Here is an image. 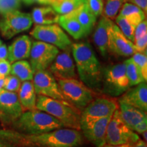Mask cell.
<instances>
[{"instance_id": "1", "label": "cell", "mask_w": 147, "mask_h": 147, "mask_svg": "<svg viewBox=\"0 0 147 147\" xmlns=\"http://www.w3.org/2000/svg\"><path fill=\"white\" fill-rule=\"evenodd\" d=\"M71 46L80 81L92 90L100 89L102 82V66L93 48L88 42Z\"/></svg>"}, {"instance_id": "2", "label": "cell", "mask_w": 147, "mask_h": 147, "mask_svg": "<svg viewBox=\"0 0 147 147\" xmlns=\"http://www.w3.org/2000/svg\"><path fill=\"white\" fill-rule=\"evenodd\" d=\"M13 125L25 135H39L63 127L53 116L38 109L23 112Z\"/></svg>"}, {"instance_id": "3", "label": "cell", "mask_w": 147, "mask_h": 147, "mask_svg": "<svg viewBox=\"0 0 147 147\" xmlns=\"http://www.w3.org/2000/svg\"><path fill=\"white\" fill-rule=\"evenodd\" d=\"M36 108L53 116L60 121L63 127L80 130V115L79 110L70 104L44 95H38Z\"/></svg>"}, {"instance_id": "4", "label": "cell", "mask_w": 147, "mask_h": 147, "mask_svg": "<svg viewBox=\"0 0 147 147\" xmlns=\"http://www.w3.org/2000/svg\"><path fill=\"white\" fill-rule=\"evenodd\" d=\"M26 138L31 144L45 147H76L82 142L79 130L62 127L39 135H26Z\"/></svg>"}, {"instance_id": "5", "label": "cell", "mask_w": 147, "mask_h": 147, "mask_svg": "<svg viewBox=\"0 0 147 147\" xmlns=\"http://www.w3.org/2000/svg\"><path fill=\"white\" fill-rule=\"evenodd\" d=\"M57 82L65 100L77 110H82L93 100V90L76 78L59 79Z\"/></svg>"}, {"instance_id": "6", "label": "cell", "mask_w": 147, "mask_h": 147, "mask_svg": "<svg viewBox=\"0 0 147 147\" xmlns=\"http://www.w3.org/2000/svg\"><path fill=\"white\" fill-rule=\"evenodd\" d=\"M102 90L106 94L117 97L123 94L129 87L125 63L108 66L102 71Z\"/></svg>"}, {"instance_id": "7", "label": "cell", "mask_w": 147, "mask_h": 147, "mask_svg": "<svg viewBox=\"0 0 147 147\" xmlns=\"http://www.w3.org/2000/svg\"><path fill=\"white\" fill-rule=\"evenodd\" d=\"M140 139L137 134L130 129L121 119L119 110H115L108 123L106 142L108 144H135Z\"/></svg>"}, {"instance_id": "8", "label": "cell", "mask_w": 147, "mask_h": 147, "mask_svg": "<svg viewBox=\"0 0 147 147\" xmlns=\"http://www.w3.org/2000/svg\"><path fill=\"white\" fill-rule=\"evenodd\" d=\"M33 24L32 15L18 10L10 11L3 14L0 20V32L5 39H10L31 28Z\"/></svg>"}, {"instance_id": "9", "label": "cell", "mask_w": 147, "mask_h": 147, "mask_svg": "<svg viewBox=\"0 0 147 147\" xmlns=\"http://www.w3.org/2000/svg\"><path fill=\"white\" fill-rule=\"evenodd\" d=\"M117 108V103L108 98L100 97L91 101L80 114V129L87 127L98 119L113 115Z\"/></svg>"}, {"instance_id": "10", "label": "cell", "mask_w": 147, "mask_h": 147, "mask_svg": "<svg viewBox=\"0 0 147 147\" xmlns=\"http://www.w3.org/2000/svg\"><path fill=\"white\" fill-rule=\"evenodd\" d=\"M30 34L39 41L50 44L62 50H66L71 45V41L68 36L57 24L36 25Z\"/></svg>"}, {"instance_id": "11", "label": "cell", "mask_w": 147, "mask_h": 147, "mask_svg": "<svg viewBox=\"0 0 147 147\" xmlns=\"http://www.w3.org/2000/svg\"><path fill=\"white\" fill-rule=\"evenodd\" d=\"M32 80L36 94L44 95L69 104L65 100L57 79L49 70L46 69L35 72Z\"/></svg>"}, {"instance_id": "12", "label": "cell", "mask_w": 147, "mask_h": 147, "mask_svg": "<svg viewBox=\"0 0 147 147\" xmlns=\"http://www.w3.org/2000/svg\"><path fill=\"white\" fill-rule=\"evenodd\" d=\"M59 53L58 48L42 41L32 43L30 51V65L34 73L46 70Z\"/></svg>"}, {"instance_id": "13", "label": "cell", "mask_w": 147, "mask_h": 147, "mask_svg": "<svg viewBox=\"0 0 147 147\" xmlns=\"http://www.w3.org/2000/svg\"><path fill=\"white\" fill-rule=\"evenodd\" d=\"M23 112L17 93L1 90L0 92V120L5 124L13 123Z\"/></svg>"}, {"instance_id": "14", "label": "cell", "mask_w": 147, "mask_h": 147, "mask_svg": "<svg viewBox=\"0 0 147 147\" xmlns=\"http://www.w3.org/2000/svg\"><path fill=\"white\" fill-rule=\"evenodd\" d=\"M108 51L122 57L132 56L137 52L133 42L125 36L113 22L108 29Z\"/></svg>"}, {"instance_id": "15", "label": "cell", "mask_w": 147, "mask_h": 147, "mask_svg": "<svg viewBox=\"0 0 147 147\" xmlns=\"http://www.w3.org/2000/svg\"><path fill=\"white\" fill-rule=\"evenodd\" d=\"M75 65L70 53L67 51L59 53L55 59L49 67V71L55 78H76Z\"/></svg>"}, {"instance_id": "16", "label": "cell", "mask_w": 147, "mask_h": 147, "mask_svg": "<svg viewBox=\"0 0 147 147\" xmlns=\"http://www.w3.org/2000/svg\"><path fill=\"white\" fill-rule=\"evenodd\" d=\"M112 115L98 119L87 127L81 129L84 136L96 147H103L106 144V129Z\"/></svg>"}, {"instance_id": "17", "label": "cell", "mask_w": 147, "mask_h": 147, "mask_svg": "<svg viewBox=\"0 0 147 147\" xmlns=\"http://www.w3.org/2000/svg\"><path fill=\"white\" fill-rule=\"evenodd\" d=\"M119 101L129 104L138 109L147 111V84L141 82L134 88H129L119 99Z\"/></svg>"}, {"instance_id": "18", "label": "cell", "mask_w": 147, "mask_h": 147, "mask_svg": "<svg viewBox=\"0 0 147 147\" xmlns=\"http://www.w3.org/2000/svg\"><path fill=\"white\" fill-rule=\"evenodd\" d=\"M32 42L29 36H21L14 40L8 49V61L10 63L29 57Z\"/></svg>"}, {"instance_id": "19", "label": "cell", "mask_w": 147, "mask_h": 147, "mask_svg": "<svg viewBox=\"0 0 147 147\" xmlns=\"http://www.w3.org/2000/svg\"><path fill=\"white\" fill-rule=\"evenodd\" d=\"M119 102V113L123 121L130 129L134 131V128L144 119H147L146 113L126 104L123 102Z\"/></svg>"}, {"instance_id": "20", "label": "cell", "mask_w": 147, "mask_h": 147, "mask_svg": "<svg viewBox=\"0 0 147 147\" xmlns=\"http://www.w3.org/2000/svg\"><path fill=\"white\" fill-rule=\"evenodd\" d=\"M112 20L103 16L97 24L93 34V41L103 57L107 56L108 53V29Z\"/></svg>"}, {"instance_id": "21", "label": "cell", "mask_w": 147, "mask_h": 147, "mask_svg": "<svg viewBox=\"0 0 147 147\" xmlns=\"http://www.w3.org/2000/svg\"><path fill=\"white\" fill-rule=\"evenodd\" d=\"M69 14H71L78 20L87 36L93 30L96 23L97 17L92 13L89 8H88L86 0L78 8H77L76 10L72 11Z\"/></svg>"}, {"instance_id": "22", "label": "cell", "mask_w": 147, "mask_h": 147, "mask_svg": "<svg viewBox=\"0 0 147 147\" xmlns=\"http://www.w3.org/2000/svg\"><path fill=\"white\" fill-rule=\"evenodd\" d=\"M18 92V99L24 112L36 109V93L32 82L24 81Z\"/></svg>"}, {"instance_id": "23", "label": "cell", "mask_w": 147, "mask_h": 147, "mask_svg": "<svg viewBox=\"0 0 147 147\" xmlns=\"http://www.w3.org/2000/svg\"><path fill=\"white\" fill-rule=\"evenodd\" d=\"M58 23L75 40L81 39L87 36L81 25L71 14L60 15Z\"/></svg>"}, {"instance_id": "24", "label": "cell", "mask_w": 147, "mask_h": 147, "mask_svg": "<svg viewBox=\"0 0 147 147\" xmlns=\"http://www.w3.org/2000/svg\"><path fill=\"white\" fill-rule=\"evenodd\" d=\"M33 23L36 25H51L58 23L59 14L52 7H40L33 9L32 14Z\"/></svg>"}, {"instance_id": "25", "label": "cell", "mask_w": 147, "mask_h": 147, "mask_svg": "<svg viewBox=\"0 0 147 147\" xmlns=\"http://www.w3.org/2000/svg\"><path fill=\"white\" fill-rule=\"evenodd\" d=\"M10 74L17 77L21 81L32 80L34 73L30 63L25 60H20L14 62L11 65Z\"/></svg>"}, {"instance_id": "26", "label": "cell", "mask_w": 147, "mask_h": 147, "mask_svg": "<svg viewBox=\"0 0 147 147\" xmlns=\"http://www.w3.org/2000/svg\"><path fill=\"white\" fill-rule=\"evenodd\" d=\"M124 63L125 65L126 75L128 78L129 87H134L141 82H146L143 78L139 67H138L131 57L125 61Z\"/></svg>"}, {"instance_id": "27", "label": "cell", "mask_w": 147, "mask_h": 147, "mask_svg": "<svg viewBox=\"0 0 147 147\" xmlns=\"http://www.w3.org/2000/svg\"><path fill=\"white\" fill-rule=\"evenodd\" d=\"M84 1L85 0H55L52 8L59 15H65L76 10Z\"/></svg>"}, {"instance_id": "28", "label": "cell", "mask_w": 147, "mask_h": 147, "mask_svg": "<svg viewBox=\"0 0 147 147\" xmlns=\"http://www.w3.org/2000/svg\"><path fill=\"white\" fill-rule=\"evenodd\" d=\"M115 21L117 23L116 25L119 27L125 36L134 43V32L137 25L125 16L121 15L117 16V18H115Z\"/></svg>"}, {"instance_id": "29", "label": "cell", "mask_w": 147, "mask_h": 147, "mask_svg": "<svg viewBox=\"0 0 147 147\" xmlns=\"http://www.w3.org/2000/svg\"><path fill=\"white\" fill-rule=\"evenodd\" d=\"M125 2L127 0H107L105 6H104L103 16L110 20H115Z\"/></svg>"}, {"instance_id": "30", "label": "cell", "mask_w": 147, "mask_h": 147, "mask_svg": "<svg viewBox=\"0 0 147 147\" xmlns=\"http://www.w3.org/2000/svg\"><path fill=\"white\" fill-rule=\"evenodd\" d=\"M30 142L26 138V135L21 136L11 137L0 136V147H26Z\"/></svg>"}, {"instance_id": "31", "label": "cell", "mask_w": 147, "mask_h": 147, "mask_svg": "<svg viewBox=\"0 0 147 147\" xmlns=\"http://www.w3.org/2000/svg\"><path fill=\"white\" fill-rule=\"evenodd\" d=\"M131 59L139 67L144 80H147V57L146 53L136 52L132 55Z\"/></svg>"}, {"instance_id": "32", "label": "cell", "mask_w": 147, "mask_h": 147, "mask_svg": "<svg viewBox=\"0 0 147 147\" xmlns=\"http://www.w3.org/2000/svg\"><path fill=\"white\" fill-rule=\"evenodd\" d=\"M21 85V81L17 77L14 75L7 76L4 78V84H3V89L5 91L11 92L18 91Z\"/></svg>"}, {"instance_id": "33", "label": "cell", "mask_w": 147, "mask_h": 147, "mask_svg": "<svg viewBox=\"0 0 147 147\" xmlns=\"http://www.w3.org/2000/svg\"><path fill=\"white\" fill-rule=\"evenodd\" d=\"M21 6V0H0V13L18 10Z\"/></svg>"}, {"instance_id": "34", "label": "cell", "mask_w": 147, "mask_h": 147, "mask_svg": "<svg viewBox=\"0 0 147 147\" xmlns=\"http://www.w3.org/2000/svg\"><path fill=\"white\" fill-rule=\"evenodd\" d=\"M88 8L97 17L102 14L104 10V0H86Z\"/></svg>"}, {"instance_id": "35", "label": "cell", "mask_w": 147, "mask_h": 147, "mask_svg": "<svg viewBox=\"0 0 147 147\" xmlns=\"http://www.w3.org/2000/svg\"><path fill=\"white\" fill-rule=\"evenodd\" d=\"M145 34H147V22L146 19L141 21L136 27L134 32V41Z\"/></svg>"}, {"instance_id": "36", "label": "cell", "mask_w": 147, "mask_h": 147, "mask_svg": "<svg viewBox=\"0 0 147 147\" xmlns=\"http://www.w3.org/2000/svg\"><path fill=\"white\" fill-rule=\"evenodd\" d=\"M134 45L135 46L137 52L146 53L147 34H145L138 39L136 40L134 42Z\"/></svg>"}, {"instance_id": "37", "label": "cell", "mask_w": 147, "mask_h": 147, "mask_svg": "<svg viewBox=\"0 0 147 147\" xmlns=\"http://www.w3.org/2000/svg\"><path fill=\"white\" fill-rule=\"evenodd\" d=\"M11 65L8 60L0 61V79L4 78L10 74Z\"/></svg>"}, {"instance_id": "38", "label": "cell", "mask_w": 147, "mask_h": 147, "mask_svg": "<svg viewBox=\"0 0 147 147\" xmlns=\"http://www.w3.org/2000/svg\"><path fill=\"white\" fill-rule=\"evenodd\" d=\"M127 2H129L137 5L146 14L147 12V0H127Z\"/></svg>"}, {"instance_id": "39", "label": "cell", "mask_w": 147, "mask_h": 147, "mask_svg": "<svg viewBox=\"0 0 147 147\" xmlns=\"http://www.w3.org/2000/svg\"><path fill=\"white\" fill-rule=\"evenodd\" d=\"M147 130V119H144L142 121H141L140 123H138L134 128V131L137 132L138 134L144 133V131H146Z\"/></svg>"}, {"instance_id": "40", "label": "cell", "mask_w": 147, "mask_h": 147, "mask_svg": "<svg viewBox=\"0 0 147 147\" xmlns=\"http://www.w3.org/2000/svg\"><path fill=\"white\" fill-rule=\"evenodd\" d=\"M8 48L5 45H1L0 46V61L6 60L8 59Z\"/></svg>"}, {"instance_id": "41", "label": "cell", "mask_w": 147, "mask_h": 147, "mask_svg": "<svg viewBox=\"0 0 147 147\" xmlns=\"http://www.w3.org/2000/svg\"><path fill=\"white\" fill-rule=\"evenodd\" d=\"M55 0H34V2H37L40 4L44 5H52L53 3L55 2Z\"/></svg>"}, {"instance_id": "42", "label": "cell", "mask_w": 147, "mask_h": 147, "mask_svg": "<svg viewBox=\"0 0 147 147\" xmlns=\"http://www.w3.org/2000/svg\"><path fill=\"white\" fill-rule=\"evenodd\" d=\"M132 147H147V144L145 141L139 139Z\"/></svg>"}, {"instance_id": "43", "label": "cell", "mask_w": 147, "mask_h": 147, "mask_svg": "<svg viewBox=\"0 0 147 147\" xmlns=\"http://www.w3.org/2000/svg\"><path fill=\"white\" fill-rule=\"evenodd\" d=\"M134 144H118V145H112V144H106L103 147H132L134 146Z\"/></svg>"}, {"instance_id": "44", "label": "cell", "mask_w": 147, "mask_h": 147, "mask_svg": "<svg viewBox=\"0 0 147 147\" xmlns=\"http://www.w3.org/2000/svg\"><path fill=\"white\" fill-rule=\"evenodd\" d=\"M3 84H4V78H1L0 79V92L3 89Z\"/></svg>"}, {"instance_id": "45", "label": "cell", "mask_w": 147, "mask_h": 147, "mask_svg": "<svg viewBox=\"0 0 147 147\" xmlns=\"http://www.w3.org/2000/svg\"><path fill=\"white\" fill-rule=\"evenodd\" d=\"M21 1H23L24 3H25L26 4H32V3H34V0H21Z\"/></svg>"}, {"instance_id": "46", "label": "cell", "mask_w": 147, "mask_h": 147, "mask_svg": "<svg viewBox=\"0 0 147 147\" xmlns=\"http://www.w3.org/2000/svg\"><path fill=\"white\" fill-rule=\"evenodd\" d=\"M142 134L143 137H144V139L145 142H146V131H144V133H142Z\"/></svg>"}, {"instance_id": "47", "label": "cell", "mask_w": 147, "mask_h": 147, "mask_svg": "<svg viewBox=\"0 0 147 147\" xmlns=\"http://www.w3.org/2000/svg\"><path fill=\"white\" fill-rule=\"evenodd\" d=\"M1 45H2V42H1V40H0V46H1Z\"/></svg>"}]
</instances>
